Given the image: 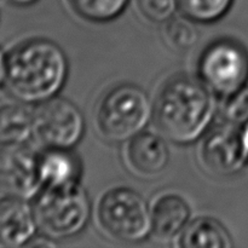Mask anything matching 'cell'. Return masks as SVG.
Instances as JSON below:
<instances>
[{
    "mask_svg": "<svg viewBox=\"0 0 248 248\" xmlns=\"http://www.w3.org/2000/svg\"><path fill=\"white\" fill-rule=\"evenodd\" d=\"M190 222L188 202L176 194H165L152 207V237L161 244L178 239Z\"/></svg>",
    "mask_w": 248,
    "mask_h": 248,
    "instance_id": "12",
    "label": "cell"
},
{
    "mask_svg": "<svg viewBox=\"0 0 248 248\" xmlns=\"http://www.w3.org/2000/svg\"><path fill=\"white\" fill-rule=\"evenodd\" d=\"M69 2L82 18L106 23L118 18L126 10L130 0H69Z\"/></svg>",
    "mask_w": 248,
    "mask_h": 248,
    "instance_id": "17",
    "label": "cell"
},
{
    "mask_svg": "<svg viewBox=\"0 0 248 248\" xmlns=\"http://www.w3.org/2000/svg\"><path fill=\"white\" fill-rule=\"evenodd\" d=\"M166 23L165 34L170 45L178 50H186L198 43L199 31L195 27V22L182 16V18L172 17Z\"/></svg>",
    "mask_w": 248,
    "mask_h": 248,
    "instance_id": "18",
    "label": "cell"
},
{
    "mask_svg": "<svg viewBox=\"0 0 248 248\" xmlns=\"http://www.w3.org/2000/svg\"><path fill=\"white\" fill-rule=\"evenodd\" d=\"M198 78L218 98H227L247 86L248 51L232 38L208 44L198 61Z\"/></svg>",
    "mask_w": 248,
    "mask_h": 248,
    "instance_id": "6",
    "label": "cell"
},
{
    "mask_svg": "<svg viewBox=\"0 0 248 248\" xmlns=\"http://www.w3.org/2000/svg\"><path fill=\"white\" fill-rule=\"evenodd\" d=\"M38 172L41 188H64L80 183L81 162L72 149L46 148L38 155Z\"/></svg>",
    "mask_w": 248,
    "mask_h": 248,
    "instance_id": "13",
    "label": "cell"
},
{
    "mask_svg": "<svg viewBox=\"0 0 248 248\" xmlns=\"http://www.w3.org/2000/svg\"><path fill=\"white\" fill-rule=\"evenodd\" d=\"M69 74L67 55L48 39H29L6 57L5 86L26 104H40L58 96Z\"/></svg>",
    "mask_w": 248,
    "mask_h": 248,
    "instance_id": "2",
    "label": "cell"
},
{
    "mask_svg": "<svg viewBox=\"0 0 248 248\" xmlns=\"http://www.w3.org/2000/svg\"><path fill=\"white\" fill-rule=\"evenodd\" d=\"M241 133H242V142H244L245 153H246L247 161H248V123L241 126Z\"/></svg>",
    "mask_w": 248,
    "mask_h": 248,
    "instance_id": "22",
    "label": "cell"
},
{
    "mask_svg": "<svg viewBox=\"0 0 248 248\" xmlns=\"http://www.w3.org/2000/svg\"><path fill=\"white\" fill-rule=\"evenodd\" d=\"M33 208L39 232L51 241H65L81 234L92 215L90 196L80 183L41 188L34 196Z\"/></svg>",
    "mask_w": 248,
    "mask_h": 248,
    "instance_id": "3",
    "label": "cell"
},
{
    "mask_svg": "<svg viewBox=\"0 0 248 248\" xmlns=\"http://www.w3.org/2000/svg\"><path fill=\"white\" fill-rule=\"evenodd\" d=\"M6 1L11 2V4L16 5V6H29V5H33L38 0H6Z\"/></svg>",
    "mask_w": 248,
    "mask_h": 248,
    "instance_id": "23",
    "label": "cell"
},
{
    "mask_svg": "<svg viewBox=\"0 0 248 248\" xmlns=\"http://www.w3.org/2000/svg\"><path fill=\"white\" fill-rule=\"evenodd\" d=\"M39 232L33 206L24 198L4 195L0 199V245L22 247Z\"/></svg>",
    "mask_w": 248,
    "mask_h": 248,
    "instance_id": "10",
    "label": "cell"
},
{
    "mask_svg": "<svg viewBox=\"0 0 248 248\" xmlns=\"http://www.w3.org/2000/svg\"><path fill=\"white\" fill-rule=\"evenodd\" d=\"M199 160L205 171L215 177L234 176L248 164L241 126L223 121L212 125L201 138Z\"/></svg>",
    "mask_w": 248,
    "mask_h": 248,
    "instance_id": "8",
    "label": "cell"
},
{
    "mask_svg": "<svg viewBox=\"0 0 248 248\" xmlns=\"http://www.w3.org/2000/svg\"><path fill=\"white\" fill-rule=\"evenodd\" d=\"M220 101L218 110L223 121L236 126H244L248 123V86Z\"/></svg>",
    "mask_w": 248,
    "mask_h": 248,
    "instance_id": "19",
    "label": "cell"
},
{
    "mask_svg": "<svg viewBox=\"0 0 248 248\" xmlns=\"http://www.w3.org/2000/svg\"><path fill=\"white\" fill-rule=\"evenodd\" d=\"M33 115L34 140L45 148L73 149L84 137V114L69 99L56 96L36 104Z\"/></svg>",
    "mask_w": 248,
    "mask_h": 248,
    "instance_id": "7",
    "label": "cell"
},
{
    "mask_svg": "<svg viewBox=\"0 0 248 248\" xmlns=\"http://www.w3.org/2000/svg\"><path fill=\"white\" fill-rule=\"evenodd\" d=\"M6 57L1 50H0V86L5 84V78H6Z\"/></svg>",
    "mask_w": 248,
    "mask_h": 248,
    "instance_id": "21",
    "label": "cell"
},
{
    "mask_svg": "<svg viewBox=\"0 0 248 248\" xmlns=\"http://www.w3.org/2000/svg\"><path fill=\"white\" fill-rule=\"evenodd\" d=\"M181 248H232L234 246L227 228L211 217L190 220L177 239Z\"/></svg>",
    "mask_w": 248,
    "mask_h": 248,
    "instance_id": "14",
    "label": "cell"
},
{
    "mask_svg": "<svg viewBox=\"0 0 248 248\" xmlns=\"http://www.w3.org/2000/svg\"><path fill=\"white\" fill-rule=\"evenodd\" d=\"M40 188L38 154L26 144H0V193L27 199Z\"/></svg>",
    "mask_w": 248,
    "mask_h": 248,
    "instance_id": "9",
    "label": "cell"
},
{
    "mask_svg": "<svg viewBox=\"0 0 248 248\" xmlns=\"http://www.w3.org/2000/svg\"><path fill=\"white\" fill-rule=\"evenodd\" d=\"M154 103L142 87L119 84L103 94L96 109V125L110 143H127L153 120Z\"/></svg>",
    "mask_w": 248,
    "mask_h": 248,
    "instance_id": "4",
    "label": "cell"
},
{
    "mask_svg": "<svg viewBox=\"0 0 248 248\" xmlns=\"http://www.w3.org/2000/svg\"><path fill=\"white\" fill-rule=\"evenodd\" d=\"M98 219L104 232L118 241L138 244L152 236V208L131 188H114L102 196Z\"/></svg>",
    "mask_w": 248,
    "mask_h": 248,
    "instance_id": "5",
    "label": "cell"
},
{
    "mask_svg": "<svg viewBox=\"0 0 248 248\" xmlns=\"http://www.w3.org/2000/svg\"><path fill=\"white\" fill-rule=\"evenodd\" d=\"M34 138L33 110L22 104L0 107V144H26Z\"/></svg>",
    "mask_w": 248,
    "mask_h": 248,
    "instance_id": "15",
    "label": "cell"
},
{
    "mask_svg": "<svg viewBox=\"0 0 248 248\" xmlns=\"http://www.w3.org/2000/svg\"><path fill=\"white\" fill-rule=\"evenodd\" d=\"M235 0H178V11L186 18L200 24L215 23L225 16Z\"/></svg>",
    "mask_w": 248,
    "mask_h": 248,
    "instance_id": "16",
    "label": "cell"
},
{
    "mask_svg": "<svg viewBox=\"0 0 248 248\" xmlns=\"http://www.w3.org/2000/svg\"><path fill=\"white\" fill-rule=\"evenodd\" d=\"M216 98L199 78L177 74L157 92L153 120L167 140L191 144L212 126L218 109Z\"/></svg>",
    "mask_w": 248,
    "mask_h": 248,
    "instance_id": "1",
    "label": "cell"
},
{
    "mask_svg": "<svg viewBox=\"0 0 248 248\" xmlns=\"http://www.w3.org/2000/svg\"><path fill=\"white\" fill-rule=\"evenodd\" d=\"M143 16L155 23H165L178 10V0H137Z\"/></svg>",
    "mask_w": 248,
    "mask_h": 248,
    "instance_id": "20",
    "label": "cell"
},
{
    "mask_svg": "<svg viewBox=\"0 0 248 248\" xmlns=\"http://www.w3.org/2000/svg\"><path fill=\"white\" fill-rule=\"evenodd\" d=\"M166 138L143 131L127 142L125 157L128 167L142 177H155L165 171L170 161Z\"/></svg>",
    "mask_w": 248,
    "mask_h": 248,
    "instance_id": "11",
    "label": "cell"
}]
</instances>
